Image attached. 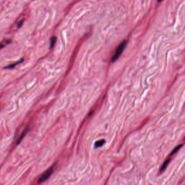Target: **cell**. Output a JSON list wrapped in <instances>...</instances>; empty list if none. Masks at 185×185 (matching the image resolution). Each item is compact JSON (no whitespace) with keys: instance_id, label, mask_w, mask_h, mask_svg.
Here are the masks:
<instances>
[{"instance_id":"52a82bcc","label":"cell","mask_w":185,"mask_h":185,"mask_svg":"<svg viewBox=\"0 0 185 185\" xmlns=\"http://www.w3.org/2000/svg\"><path fill=\"white\" fill-rule=\"evenodd\" d=\"M10 42V40H7V41H5L3 43H0V49L4 48L5 45L8 44V43H9Z\"/></svg>"},{"instance_id":"5b68a950","label":"cell","mask_w":185,"mask_h":185,"mask_svg":"<svg viewBox=\"0 0 185 185\" xmlns=\"http://www.w3.org/2000/svg\"><path fill=\"white\" fill-rule=\"evenodd\" d=\"M56 41H57V37L55 36H53V37H51V39L50 40V49L53 48L56 43Z\"/></svg>"},{"instance_id":"6da1fadb","label":"cell","mask_w":185,"mask_h":185,"mask_svg":"<svg viewBox=\"0 0 185 185\" xmlns=\"http://www.w3.org/2000/svg\"><path fill=\"white\" fill-rule=\"evenodd\" d=\"M126 41L124 40L119 45V46L117 47V49L116 50L115 54H114L113 56H112L111 58V62L114 63V62H115L117 60V59H118L119 56H120L121 54L122 53L123 51L124 50L125 47L126 46Z\"/></svg>"},{"instance_id":"8992f818","label":"cell","mask_w":185,"mask_h":185,"mask_svg":"<svg viewBox=\"0 0 185 185\" xmlns=\"http://www.w3.org/2000/svg\"><path fill=\"white\" fill-rule=\"evenodd\" d=\"M105 141L104 140H101L98 141L96 142L95 147H100L102 146L105 144Z\"/></svg>"},{"instance_id":"ba28073f","label":"cell","mask_w":185,"mask_h":185,"mask_svg":"<svg viewBox=\"0 0 185 185\" xmlns=\"http://www.w3.org/2000/svg\"><path fill=\"white\" fill-rule=\"evenodd\" d=\"M24 20H25L24 19H22L21 20H20L19 22H18L17 23V26H16L17 28H20L22 26V24L23 22H24Z\"/></svg>"},{"instance_id":"7a4b0ae2","label":"cell","mask_w":185,"mask_h":185,"mask_svg":"<svg viewBox=\"0 0 185 185\" xmlns=\"http://www.w3.org/2000/svg\"><path fill=\"white\" fill-rule=\"evenodd\" d=\"M53 170H54V166H52L50 168H48V169L41 176V177H40L39 180H38V182L39 183V184H41V183L45 182V181L47 180L49 177H50V176L52 175V174L53 173Z\"/></svg>"},{"instance_id":"277c9868","label":"cell","mask_w":185,"mask_h":185,"mask_svg":"<svg viewBox=\"0 0 185 185\" xmlns=\"http://www.w3.org/2000/svg\"><path fill=\"white\" fill-rule=\"evenodd\" d=\"M28 130H29V128L28 127H27V128H26V129H25L24 130V131L22 132V134L21 135V137H19V139H18L17 142V144H19V143H20V142L22 140V139L23 138V137H25V136L26 135V134L27 133V132H28Z\"/></svg>"},{"instance_id":"3957f363","label":"cell","mask_w":185,"mask_h":185,"mask_svg":"<svg viewBox=\"0 0 185 185\" xmlns=\"http://www.w3.org/2000/svg\"><path fill=\"white\" fill-rule=\"evenodd\" d=\"M23 61H24V59H23V58H22V59H21L20 61L16 62H15V63H12V64H11L10 65H9V66H8L4 67V69H13V68H15V67L17 66V65L21 64V63H22Z\"/></svg>"},{"instance_id":"9c48e42d","label":"cell","mask_w":185,"mask_h":185,"mask_svg":"<svg viewBox=\"0 0 185 185\" xmlns=\"http://www.w3.org/2000/svg\"><path fill=\"white\" fill-rule=\"evenodd\" d=\"M162 1V0H158L159 2H161Z\"/></svg>"}]
</instances>
